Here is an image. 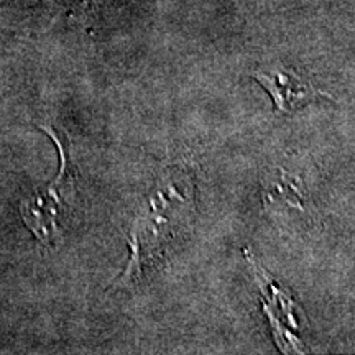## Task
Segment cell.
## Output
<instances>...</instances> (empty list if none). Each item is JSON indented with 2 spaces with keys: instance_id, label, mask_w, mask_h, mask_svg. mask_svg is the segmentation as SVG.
<instances>
[{
  "instance_id": "cell-1",
  "label": "cell",
  "mask_w": 355,
  "mask_h": 355,
  "mask_svg": "<svg viewBox=\"0 0 355 355\" xmlns=\"http://www.w3.org/2000/svg\"><path fill=\"white\" fill-rule=\"evenodd\" d=\"M252 78L257 79L268 91L278 114L290 115L311 102L321 101L322 97L332 99L329 94L314 87V84L308 79L286 68L257 71V73H252Z\"/></svg>"
}]
</instances>
